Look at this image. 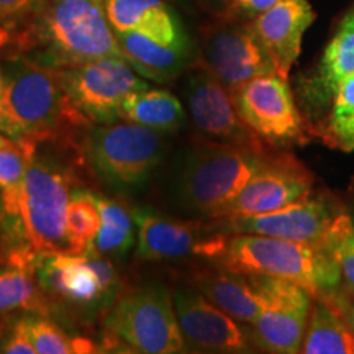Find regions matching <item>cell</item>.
<instances>
[{
    "label": "cell",
    "mask_w": 354,
    "mask_h": 354,
    "mask_svg": "<svg viewBox=\"0 0 354 354\" xmlns=\"http://www.w3.org/2000/svg\"><path fill=\"white\" fill-rule=\"evenodd\" d=\"M73 192L68 169L35 156L19 184L0 190V221L13 251L10 263L26 266L33 256L68 251L66 216Z\"/></svg>",
    "instance_id": "obj_1"
},
{
    "label": "cell",
    "mask_w": 354,
    "mask_h": 354,
    "mask_svg": "<svg viewBox=\"0 0 354 354\" xmlns=\"http://www.w3.org/2000/svg\"><path fill=\"white\" fill-rule=\"evenodd\" d=\"M0 71L8 138L37 146L91 125L69 100L57 69L13 51L0 56Z\"/></svg>",
    "instance_id": "obj_2"
},
{
    "label": "cell",
    "mask_w": 354,
    "mask_h": 354,
    "mask_svg": "<svg viewBox=\"0 0 354 354\" xmlns=\"http://www.w3.org/2000/svg\"><path fill=\"white\" fill-rule=\"evenodd\" d=\"M7 43L55 69L107 56L125 57L104 0H48L37 17Z\"/></svg>",
    "instance_id": "obj_3"
},
{
    "label": "cell",
    "mask_w": 354,
    "mask_h": 354,
    "mask_svg": "<svg viewBox=\"0 0 354 354\" xmlns=\"http://www.w3.org/2000/svg\"><path fill=\"white\" fill-rule=\"evenodd\" d=\"M209 263L234 272L290 281L313 299L328 294L342 282L335 261L323 248L263 234H227Z\"/></svg>",
    "instance_id": "obj_4"
},
{
    "label": "cell",
    "mask_w": 354,
    "mask_h": 354,
    "mask_svg": "<svg viewBox=\"0 0 354 354\" xmlns=\"http://www.w3.org/2000/svg\"><path fill=\"white\" fill-rule=\"evenodd\" d=\"M272 151H254L202 140L189 153L177 174V202L197 218L215 220Z\"/></svg>",
    "instance_id": "obj_5"
},
{
    "label": "cell",
    "mask_w": 354,
    "mask_h": 354,
    "mask_svg": "<svg viewBox=\"0 0 354 354\" xmlns=\"http://www.w3.org/2000/svg\"><path fill=\"white\" fill-rule=\"evenodd\" d=\"M165 154V133L130 122L91 127L84 156L100 180L117 189L138 187Z\"/></svg>",
    "instance_id": "obj_6"
},
{
    "label": "cell",
    "mask_w": 354,
    "mask_h": 354,
    "mask_svg": "<svg viewBox=\"0 0 354 354\" xmlns=\"http://www.w3.org/2000/svg\"><path fill=\"white\" fill-rule=\"evenodd\" d=\"M105 328L135 353L172 354L185 351V342L169 290L145 286L115 300Z\"/></svg>",
    "instance_id": "obj_7"
},
{
    "label": "cell",
    "mask_w": 354,
    "mask_h": 354,
    "mask_svg": "<svg viewBox=\"0 0 354 354\" xmlns=\"http://www.w3.org/2000/svg\"><path fill=\"white\" fill-rule=\"evenodd\" d=\"M233 100L246 125L274 149L304 145L313 136L289 82L277 73L246 82L233 92Z\"/></svg>",
    "instance_id": "obj_8"
},
{
    "label": "cell",
    "mask_w": 354,
    "mask_h": 354,
    "mask_svg": "<svg viewBox=\"0 0 354 354\" xmlns=\"http://www.w3.org/2000/svg\"><path fill=\"white\" fill-rule=\"evenodd\" d=\"M196 63L232 94L256 77L276 73L271 56L250 21L234 17H216L214 24L203 28Z\"/></svg>",
    "instance_id": "obj_9"
},
{
    "label": "cell",
    "mask_w": 354,
    "mask_h": 354,
    "mask_svg": "<svg viewBox=\"0 0 354 354\" xmlns=\"http://www.w3.org/2000/svg\"><path fill=\"white\" fill-rule=\"evenodd\" d=\"M57 73L74 107L95 125L120 120L123 100L133 92L149 87L125 57L117 56L57 69Z\"/></svg>",
    "instance_id": "obj_10"
},
{
    "label": "cell",
    "mask_w": 354,
    "mask_h": 354,
    "mask_svg": "<svg viewBox=\"0 0 354 354\" xmlns=\"http://www.w3.org/2000/svg\"><path fill=\"white\" fill-rule=\"evenodd\" d=\"M44 292H51L71 304L88 307L112 297L118 286L113 264L94 250L74 254L55 251L33 256L26 263Z\"/></svg>",
    "instance_id": "obj_11"
},
{
    "label": "cell",
    "mask_w": 354,
    "mask_h": 354,
    "mask_svg": "<svg viewBox=\"0 0 354 354\" xmlns=\"http://www.w3.org/2000/svg\"><path fill=\"white\" fill-rule=\"evenodd\" d=\"M187 112L203 140L240 146L254 151H272L238 113L233 94L201 64L187 69L184 84Z\"/></svg>",
    "instance_id": "obj_12"
},
{
    "label": "cell",
    "mask_w": 354,
    "mask_h": 354,
    "mask_svg": "<svg viewBox=\"0 0 354 354\" xmlns=\"http://www.w3.org/2000/svg\"><path fill=\"white\" fill-rule=\"evenodd\" d=\"M313 184L315 176L300 159L276 149L215 220L259 215L304 202L312 197Z\"/></svg>",
    "instance_id": "obj_13"
},
{
    "label": "cell",
    "mask_w": 354,
    "mask_h": 354,
    "mask_svg": "<svg viewBox=\"0 0 354 354\" xmlns=\"http://www.w3.org/2000/svg\"><path fill=\"white\" fill-rule=\"evenodd\" d=\"M342 212V205L330 194H323L266 214L209 220V225L214 232L220 233L263 234L322 248L330 225Z\"/></svg>",
    "instance_id": "obj_14"
},
{
    "label": "cell",
    "mask_w": 354,
    "mask_h": 354,
    "mask_svg": "<svg viewBox=\"0 0 354 354\" xmlns=\"http://www.w3.org/2000/svg\"><path fill=\"white\" fill-rule=\"evenodd\" d=\"M268 307L253 325H248L256 351L297 354L302 346L313 297L304 287L284 279L259 276Z\"/></svg>",
    "instance_id": "obj_15"
},
{
    "label": "cell",
    "mask_w": 354,
    "mask_h": 354,
    "mask_svg": "<svg viewBox=\"0 0 354 354\" xmlns=\"http://www.w3.org/2000/svg\"><path fill=\"white\" fill-rule=\"evenodd\" d=\"M131 214L138 230L136 258L143 261L183 259L192 254L210 261L227 236L214 232L209 220H174L148 209H133Z\"/></svg>",
    "instance_id": "obj_16"
},
{
    "label": "cell",
    "mask_w": 354,
    "mask_h": 354,
    "mask_svg": "<svg viewBox=\"0 0 354 354\" xmlns=\"http://www.w3.org/2000/svg\"><path fill=\"white\" fill-rule=\"evenodd\" d=\"M172 304L185 348L198 353L223 354L256 351L248 325L234 320L197 289L183 287L174 290Z\"/></svg>",
    "instance_id": "obj_17"
},
{
    "label": "cell",
    "mask_w": 354,
    "mask_h": 354,
    "mask_svg": "<svg viewBox=\"0 0 354 354\" xmlns=\"http://www.w3.org/2000/svg\"><path fill=\"white\" fill-rule=\"evenodd\" d=\"M353 74L354 6L344 13L335 35L326 44L315 71L310 76L299 79L297 94L300 97V110L308 120L310 127H312V120L320 123L323 113L331 107L339 84Z\"/></svg>",
    "instance_id": "obj_18"
},
{
    "label": "cell",
    "mask_w": 354,
    "mask_h": 354,
    "mask_svg": "<svg viewBox=\"0 0 354 354\" xmlns=\"http://www.w3.org/2000/svg\"><path fill=\"white\" fill-rule=\"evenodd\" d=\"M313 21L315 12L308 0H281L250 21L281 77H289L302 51L304 33Z\"/></svg>",
    "instance_id": "obj_19"
},
{
    "label": "cell",
    "mask_w": 354,
    "mask_h": 354,
    "mask_svg": "<svg viewBox=\"0 0 354 354\" xmlns=\"http://www.w3.org/2000/svg\"><path fill=\"white\" fill-rule=\"evenodd\" d=\"M194 286L203 297L243 325H253L269 304L256 274L234 272L212 264L209 271L197 274Z\"/></svg>",
    "instance_id": "obj_20"
},
{
    "label": "cell",
    "mask_w": 354,
    "mask_h": 354,
    "mask_svg": "<svg viewBox=\"0 0 354 354\" xmlns=\"http://www.w3.org/2000/svg\"><path fill=\"white\" fill-rule=\"evenodd\" d=\"M125 59L149 81H174L196 63L197 50L192 41L162 43L138 32H115Z\"/></svg>",
    "instance_id": "obj_21"
},
{
    "label": "cell",
    "mask_w": 354,
    "mask_h": 354,
    "mask_svg": "<svg viewBox=\"0 0 354 354\" xmlns=\"http://www.w3.org/2000/svg\"><path fill=\"white\" fill-rule=\"evenodd\" d=\"M104 6L115 32H138L171 44L190 41L167 0H104Z\"/></svg>",
    "instance_id": "obj_22"
},
{
    "label": "cell",
    "mask_w": 354,
    "mask_h": 354,
    "mask_svg": "<svg viewBox=\"0 0 354 354\" xmlns=\"http://www.w3.org/2000/svg\"><path fill=\"white\" fill-rule=\"evenodd\" d=\"M120 120L143 125L161 133L177 131L185 122L180 100L165 88H141L123 100Z\"/></svg>",
    "instance_id": "obj_23"
},
{
    "label": "cell",
    "mask_w": 354,
    "mask_h": 354,
    "mask_svg": "<svg viewBox=\"0 0 354 354\" xmlns=\"http://www.w3.org/2000/svg\"><path fill=\"white\" fill-rule=\"evenodd\" d=\"M300 353L354 354V333L323 299H313Z\"/></svg>",
    "instance_id": "obj_24"
},
{
    "label": "cell",
    "mask_w": 354,
    "mask_h": 354,
    "mask_svg": "<svg viewBox=\"0 0 354 354\" xmlns=\"http://www.w3.org/2000/svg\"><path fill=\"white\" fill-rule=\"evenodd\" d=\"M100 212V230L91 250L102 256H123L135 243V220L123 203L94 194Z\"/></svg>",
    "instance_id": "obj_25"
},
{
    "label": "cell",
    "mask_w": 354,
    "mask_h": 354,
    "mask_svg": "<svg viewBox=\"0 0 354 354\" xmlns=\"http://www.w3.org/2000/svg\"><path fill=\"white\" fill-rule=\"evenodd\" d=\"M17 310L48 315L50 308L32 269L12 264V268L0 271V313Z\"/></svg>",
    "instance_id": "obj_26"
},
{
    "label": "cell",
    "mask_w": 354,
    "mask_h": 354,
    "mask_svg": "<svg viewBox=\"0 0 354 354\" xmlns=\"http://www.w3.org/2000/svg\"><path fill=\"white\" fill-rule=\"evenodd\" d=\"M99 230L100 212L95 196L86 189L73 187L66 216V240L69 253L81 254L91 250Z\"/></svg>",
    "instance_id": "obj_27"
},
{
    "label": "cell",
    "mask_w": 354,
    "mask_h": 354,
    "mask_svg": "<svg viewBox=\"0 0 354 354\" xmlns=\"http://www.w3.org/2000/svg\"><path fill=\"white\" fill-rule=\"evenodd\" d=\"M315 135L331 148L346 153L354 149V74L339 84L325 123L317 128Z\"/></svg>",
    "instance_id": "obj_28"
},
{
    "label": "cell",
    "mask_w": 354,
    "mask_h": 354,
    "mask_svg": "<svg viewBox=\"0 0 354 354\" xmlns=\"http://www.w3.org/2000/svg\"><path fill=\"white\" fill-rule=\"evenodd\" d=\"M322 248L331 256L342 277V284L354 294V221L353 216L342 212L322 241Z\"/></svg>",
    "instance_id": "obj_29"
},
{
    "label": "cell",
    "mask_w": 354,
    "mask_h": 354,
    "mask_svg": "<svg viewBox=\"0 0 354 354\" xmlns=\"http://www.w3.org/2000/svg\"><path fill=\"white\" fill-rule=\"evenodd\" d=\"M30 338L37 348V354H71L94 353V344L87 339H71L56 323L44 317H25Z\"/></svg>",
    "instance_id": "obj_30"
},
{
    "label": "cell",
    "mask_w": 354,
    "mask_h": 354,
    "mask_svg": "<svg viewBox=\"0 0 354 354\" xmlns=\"http://www.w3.org/2000/svg\"><path fill=\"white\" fill-rule=\"evenodd\" d=\"M48 0H0V46L21 32Z\"/></svg>",
    "instance_id": "obj_31"
},
{
    "label": "cell",
    "mask_w": 354,
    "mask_h": 354,
    "mask_svg": "<svg viewBox=\"0 0 354 354\" xmlns=\"http://www.w3.org/2000/svg\"><path fill=\"white\" fill-rule=\"evenodd\" d=\"M37 146L32 143L10 141L0 146V190L19 184L24 179L30 162L35 158Z\"/></svg>",
    "instance_id": "obj_32"
},
{
    "label": "cell",
    "mask_w": 354,
    "mask_h": 354,
    "mask_svg": "<svg viewBox=\"0 0 354 354\" xmlns=\"http://www.w3.org/2000/svg\"><path fill=\"white\" fill-rule=\"evenodd\" d=\"M317 299H323L325 302H328L354 333V294L351 290L339 282L338 287Z\"/></svg>",
    "instance_id": "obj_33"
},
{
    "label": "cell",
    "mask_w": 354,
    "mask_h": 354,
    "mask_svg": "<svg viewBox=\"0 0 354 354\" xmlns=\"http://www.w3.org/2000/svg\"><path fill=\"white\" fill-rule=\"evenodd\" d=\"M279 2L281 0H232L223 17H234V19L251 21Z\"/></svg>",
    "instance_id": "obj_34"
},
{
    "label": "cell",
    "mask_w": 354,
    "mask_h": 354,
    "mask_svg": "<svg viewBox=\"0 0 354 354\" xmlns=\"http://www.w3.org/2000/svg\"><path fill=\"white\" fill-rule=\"evenodd\" d=\"M2 353L7 354H37V348L30 338L28 328H26L25 318H21L13 325L12 333L8 336L6 344L2 346Z\"/></svg>",
    "instance_id": "obj_35"
},
{
    "label": "cell",
    "mask_w": 354,
    "mask_h": 354,
    "mask_svg": "<svg viewBox=\"0 0 354 354\" xmlns=\"http://www.w3.org/2000/svg\"><path fill=\"white\" fill-rule=\"evenodd\" d=\"M205 7L215 13V17H223L227 13L232 0H203Z\"/></svg>",
    "instance_id": "obj_36"
},
{
    "label": "cell",
    "mask_w": 354,
    "mask_h": 354,
    "mask_svg": "<svg viewBox=\"0 0 354 354\" xmlns=\"http://www.w3.org/2000/svg\"><path fill=\"white\" fill-rule=\"evenodd\" d=\"M3 130H6V117L2 109V71H0V131L3 133Z\"/></svg>",
    "instance_id": "obj_37"
},
{
    "label": "cell",
    "mask_w": 354,
    "mask_h": 354,
    "mask_svg": "<svg viewBox=\"0 0 354 354\" xmlns=\"http://www.w3.org/2000/svg\"><path fill=\"white\" fill-rule=\"evenodd\" d=\"M10 141H13V140H12V138H8V136L6 135V133L0 131V146H6V145L10 143Z\"/></svg>",
    "instance_id": "obj_38"
},
{
    "label": "cell",
    "mask_w": 354,
    "mask_h": 354,
    "mask_svg": "<svg viewBox=\"0 0 354 354\" xmlns=\"http://www.w3.org/2000/svg\"><path fill=\"white\" fill-rule=\"evenodd\" d=\"M351 216H353V221H354V210H353V214H351Z\"/></svg>",
    "instance_id": "obj_39"
}]
</instances>
